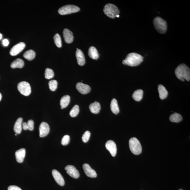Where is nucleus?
I'll use <instances>...</instances> for the list:
<instances>
[{
	"label": "nucleus",
	"instance_id": "obj_1",
	"mask_svg": "<svg viewBox=\"0 0 190 190\" xmlns=\"http://www.w3.org/2000/svg\"><path fill=\"white\" fill-rule=\"evenodd\" d=\"M144 57L137 53L132 52L127 55L125 60L123 61V64L124 65L130 67L138 66L143 60Z\"/></svg>",
	"mask_w": 190,
	"mask_h": 190
},
{
	"label": "nucleus",
	"instance_id": "obj_2",
	"mask_svg": "<svg viewBox=\"0 0 190 190\" xmlns=\"http://www.w3.org/2000/svg\"><path fill=\"white\" fill-rule=\"evenodd\" d=\"M176 77L182 81H185V79L189 81L190 80V68L185 64H180L175 70Z\"/></svg>",
	"mask_w": 190,
	"mask_h": 190
},
{
	"label": "nucleus",
	"instance_id": "obj_3",
	"mask_svg": "<svg viewBox=\"0 0 190 190\" xmlns=\"http://www.w3.org/2000/svg\"><path fill=\"white\" fill-rule=\"evenodd\" d=\"M154 28L160 34H163L166 32L167 29L166 21L159 17H156L153 20Z\"/></svg>",
	"mask_w": 190,
	"mask_h": 190
},
{
	"label": "nucleus",
	"instance_id": "obj_4",
	"mask_svg": "<svg viewBox=\"0 0 190 190\" xmlns=\"http://www.w3.org/2000/svg\"><path fill=\"white\" fill-rule=\"evenodd\" d=\"M105 14L111 18H114L119 15L120 11L116 6L112 4H107L104 9Z\"/></svg>",
	"mask_w": 190,
	"mask_h": 190
},
{
	"label": "nucleus",
	"instance_id": "obj_5",
	"mask_svg": "<svg viewBox=\"0 0 190 190\" xmlns=\"http://www.w3.org/2000/svg\"><path fill=\"white\" fill-rule=\"evenodd\" d=\"M131 152L135 155H138L142 152V147L139 140L136 138H131L129 142Z\"/></svg>",
	"mask_w": 190,
	"mask_h": 190
},
{
	"label": "nucleus",
	"instance_id": "obj_6",
	"mask_svg": "<svg viewBox=\"0 0 190 190\" xmlns=\"http://www.w3.org/2000/svg\"><path fill=\"white\" fill-rule=\"evenodd\" d=\"M80 10V9L76 6L67 5L61 7L58 10V13L61 15H66L77 13Z\"/></svg>",
	"mask_w": 190,
	"mask_h": 190
},
{
	"label": "nucleus",
	"instance_id": "obj_7",
	"mask_svg": "<svg viewBox=\"0 0 190 190\" xmlns=\"http://www.w3.org/2000/svg\"><path fill=\"white\" fill-rule=\"evenodd\" d=\"M17 88L20 93L24 96H28L31 93V87L28 82H21L18 85Z\"/></svg>",
	"mask_w": 190,
	"mask_h": 190
},
{
	"label": "nucleus",
	"instance_id": "obj_8",
	"mask_svg": "<svg viewBox=\"0 0 190 190\" xmlns=\"http://www.w3.org/2000/svg\"><path fill=\"white\" fill-rule=\"evenodd\" d=\"M25 47V44L24 42L19 43L11 48L10 54L11 56H16L24 50Z\"/></svg>",
	"mask_w": 190,
	"mask_h": 190
},
{
	"label": "nucleus",
	"instance_id": "obj_9",
	"mask_svg": "<svg viewBox=\"0 0 190 190\" xmlns=\"http://www.w3.org/2000/svg\"><path fill=\"white\" fill-rule=\"evenodd\" d=\"M65 169L67 173L72 177L78 179L80 176V174L78 170L73 166L68 165L66 166Z\"/></svg>",
	"mask_w": 190,
	"mask_h": 190
},
{
	"label": "nucleus",
	"instance_id": "obj_10",
	"mask_svg": "<svg viewBox=\"0 0 190 190\" xmlns=\"http://www.w3.org/2000/svg\"><path fill=\"white\" fill-rule=\"evenodd\" d=\"M105 147L110 152L111 155L113 157L116 156L117 148L116 144L112 140H109L106 143Z\"/></svg>",
	"mask_w": 190,
	"mask_h": 190
},
{
	"label": "nucleus",
	"instance_id": "obj_11",
	"mask_svg": "<svg viewBox=\"0 0 190 190\" xmlns=\"http://www.w3.org/2000/svg\"><path fill=\"white\" fill-rule=\"evenodd\" d=\"M50 132V126L47 123L45 122H43L41 123L39 127L40 136L41 138H44L47 136Z\"/></svg>",
	"mask_w": 190,
	"mask_h": 190
},
{
	"label": "nucleus",
	"instance_id": "obj_12",
	"mask_svg": "<svg viewBox=\"0 0 190 190\" xmlns=\"http://www.w3.org/2000/svg\"><path fill=\"white\" fill-rule=\"evenodd\" d=\"M78 91L83 95H85L91 91V88L89 85L81 83H79L76 85Z\"/></svg>",
	"mask_w": 190,
	"mask_h": 190
},
{
	"label": "nucleus",
	"instance_id": "obj_13",
	"mask_svg": "<svg viewBox=\"0 0 190 190\" xmlns=\"http://www.w3.org/2000/svg\"><path fill=\"white\" fill-rule=\"evenodd\" d=\"M83 168L84 172L88 177L91 178L97 177V174L95 170L92 169L91 166L87 163L83 164Z\"/></svg>",
	"mask_w": 190,
	"mask_h": 190
},
{
	"label": "nucleus",
	"instance_id": "obj_14",
	"mask_svg": "<svg viewBox=\"0 0 190 190\" xmlns=\"http://www.w3.org/2000/svg\"><path fill=\"white\" fill-rule=\"evenodd\" d=\"M52 173L57 183L61 186H64L65 184V182L61 174L55 169L52 170Z\"/></svg>",
	"mask_w": 190,
	"mask_h": 190
},
{
	"label": "nucleus",
	"instance_id": "obj_15",
	"mask_svg": "<svg viewBox=\"0 0 190 190\" xmlns=\"http://www.w3.org/2000/svg\"><path fill=\"white\" fill-rule=\"evenodd\" d=\"M76 56L77 59L78 64L80 66H83L85 64V56L82 51L79 49H77L76 52Z\"/></svg>",
	"mask_w": 190,
	"mask_h": 190
},
{
	"label": "nucleus",
	"instance_id": "obj_16",
	"mask_svg": "<svg viewBox=\"0 0 190 190\" xmlns=\"http://www.w3.org/2000/svg\"><path fill=\"white\" fill-rule=\"evenodd\" d=\"M64 41L67 44H70L73 42L74 37L73 33L67 29H65L63 31Z\"/></svg>",
	"mask_w": 190,
	"mask_h": 190
},
{
	"label": "nucleus",
	"instance_id": "obj_17",
	"mask_svg": "<svg viewBox=\"0 0 190 190\" xmlns=\"http://www.w3.org/2000/svg\"><path fill=\"white\" fill-rule=\"evenodd\" d=\"M26 154V150L24 148H21L17 151L15 152L16 158L17 161L19 163L23 162Z\"/></svg>",
	"mask_w": 190,
	"mask_h": 190
},
{
	"label": "nucleus",
	"instance_id": "obj_18",
	"mask_svg": "<svg viewBox=\"0 0 190 190\" xmlns=\"http://www.w3.org/2000/svg\"><path fill=\"white\" fill-rule=\"evenodd\" d=\"M89 109L92 113H94V114H98L101 110L100 104L98 102L95 101L90 105Z\"/></svg>",
	"mask_w": 190,
	"mask_h": 190
},
{
	"label": "nucleus",
	"instance_id": "obj_19",
	"mask_svg": "<svg viewBox=\"0 0 190 190\" xmlns=\"http://www.w3.org/2000/svg\"><path fill=\"white\" fill-rule=\"evenodd\" d=\"M23 119L21 118H19L17 119L13 128L15 132L17 134H20L22 130V124Z\"/></svg>",
	"mask_w": 190,
	"mask_h": 190
},
{
	"label": "nucleus",
	"instance_id": "obj_20",
	"mask_svg": "<svg viewBox=\"0 0 190 190\" xmlns=\"http://www.w3.org/2000/svg\"><path fill=\"white\" fill-rule=\"evenodd\" d=\"M88 54L89 57L94 60H97L99 58L98 52L96 48L93 46L89 48Z\"/></svg>",
	"mask_w": 190,
	"mask_h": 190
},
{
	"label": "nucleus",
	"instance_id": "obj_21",
	"mask_svg": "<svg viewBox=\"0 0 190 190\" xmlns=\"http://www.w3.org/2000/svg\"><path fill=\"white\" fill-rule=\"evenodd\" d=\"M158 91L159 92L160 99H164L167 97L168 95V92L163 86L162 85H158Z\"/></svg>",
	"mask_w": 190,
	"mask_h": 190
},
{
	"label": "nucleus",
	"instance_id": "obj_22",
	"mask_svg": "<svg viewBox=\"0 0 190 190\" xmlns=\"http://www.w3.org/2000/svg\"><path fill=\"white\" fill-rule=\"evenodd\" d=\"M111 109L112 112L114 114L117 115L119 112V109L117 100L113 99L111 102Z\"/></svg>",
	"mask_w": 190,
	"mask_h": 190
},
{
	"label": "nucleus",
	"instance_id": "obj_23",
	"mask_svg": "<svg viewBox=\"0 0 190 190\" xmlns=\"http://www.w3.org/2000/svg\"><path fill=\"white\" fill-rule=\"evenodd\" d=\"M24 64V61L22 59L20 58H17L11 64V67L12 68H21L23 67Z\"/></svg>",
	"mask_w": 190,
	"mask_h": 190
},
{
	"label": "nucleus",
	"instance_id": "obj_24",
	"mask_svg": "<svg viewBox=\"0 0 190 190\" xmlns=\"http://www.w3.org/2000/svg\"><path fill=\"white\" fill-rule=\"evenodd\" d=\"M143 95V91L142 89H138L135 91L132 95L133 98L134 100L139 101L141 100Z\"/></svg>",
	"mask_w": 190,
	"mask_h": 190
},
{
	"label": "nucleus",
	"instance_id": "obj_25",
	"mask_svg": "<svg viewBox=\"0 0 190 190\" xmlns=\"http://www.w3.org/2000/svg\"><path fill=\"white\" fill-rule=\"evenodd\" d=\"M22 126L23 130L33 131L34 129V122L32 120H29L27 123L24 122L22 123Z\"/></svg>",
	"mask_w": 190,
	"mask_h": 190
},
{
	"label": "nucleus",
	"instance_id": "obj_26",
	"mask_svg": "<svg viewBox=\"0 0 190 190\" xmlns=\"http://www.w3.org/2000/svg\"><path fill=\"white\" fill-rule=\"evenodd\" d=\"M182 115L177 113H175L170 115L169 119L172 122L179 123L183 120Z\"/></svg>",
	"mask_w": 190,
	"mask_h": 190
},
{
	"label": "nucleus",
	"instance_id": "obj_27",
	"mask_svg": "<svg viewBox=\"0 0 190 190\" xmlns=\"http://www.w3.org/2000/svg\"><path fill=\"white\" fill-rule=\"evenodd\" d=\"M70 101V97L68 95H66L63 97L60 100V105L61 107L64 108L69 104Z\"/></svg>",
	"mask_w": 190,
	"mask_h": 190
},
{
	"label": "nucleus",
	"instance_id": "obj_28",
	"mask_svg": "<svg viewBox=\"0 0 190 190\" xmlns=\"http://www.w3.org/2000/svg\"><path fill=\"white\" fill-rule=\"evenodd\" d=\"M36 56V53L34 50H29L25 52L23 56L26 59L29 61L32 60L35 58Z\"/></svg>",
	"mask_w": 190,
	"mask_h": 190
},
{
	"label": "nucleus",
	"instance_id": "obj_29",
	"mask_svg": "<svg viewBox=\"0 0 190 190\" xmlns=\"http://www.w3.org/2000/svg\"><path fill=\"white\" fill-rule=\"evenodd\" d=\"M80 109L79 106L75 105L72 108L71 111H70L69 115L72 117H75L77 116L79 114Z\"/></svg>",
	"mask_w": 190,
	"mask_h": 190
},
{
	"label": "nucleus",
	"instance_id": "obj_30",
	"mask_svg": "<svg viewBox=\"0 0 190 190\" xmlns=\"http://www.w3.org/2000/svg\"><path fill=\"white\" fill-rule=\"evenodd\" d=\"M54 76L53 70L50 68H46L45 72V77L46 79H52L54 77Z\"/></svg>",
	"mask_w": 190,
	"mask_h": 190
},
{
	"label": "nucleus",
	"instance_id": "obj_31",
	"mask_svg": "<svg viewBox=\"0 0 190 190\" xmlns=\"http://www.w3.org/2000/svg\"><path fill=\"white\" fill-rule=\"evenodd\" d=\"M58 83L56 80H50L49 82V88L51 91H55L58 87Z\"/></svg>",
	"mask_w": 190,
	"mask_h": 190
},
{
	"label": "nucleus",
	"instance_id": "obj_32",
	"mask_svg": "<svg viewBox=\"0 0 190 190\" xmlns=\"http://www.w3.org/2000/svg\"><path fill=\"white\" fill-rule=\"evenodd\" d=\"M55 44L58 48H61L62 47V41L61 38L59 34H56L54 37Z\"/></svg>",
	"mask_w": 190,
	"mask_h": 190
},
{
	"label": "nucleus",
	"instance_id": "obj_33",
	"mask_svg": "<svg viewBox=\"0 0 190 190\" xmlns=\"http://www.w3.org/2000/svg\"><path fill=\"white\" fill-rule=\"evenodd\" d=\"M90 136H91V133L89 131H86L82 136V139L83 142L85 143L88 142L89 140Z\"/></svg>",
	"mask_w": 190,
	"mask_h": 190
},
{
	"label": "nucleus",
	"instance_id": "obj_34",
	"mask_svg": "<svg viewBox=\"0 0 190 190\" xmlns=\"http://www.w3.org/2000/svg\"><path fill=\"white\" fill-rule=\"evenodd\" d=\"M70 138L69 135H66L62 138L61 140V144L63 146L67 145L70 142Z\"/></svg>",
	"mask_w": 190,
	"mask_h": 190
},
{
	"label": "nucleus",
	"instance_id": "obj_35",
	"mask_svg": "<svg viewBox=\"0 0 190 190\" xmlns=\"http://www.w3.org/2000/svg\"><path fill=\"white\" fill-rule=\"evenodd\" d=\"M8 190H22L18 187L16 186H10L8 188Z\"/></svg>",
	"mask_w": 190,
	"mask_h": 190
},
{
	"label": "nucleus",
	"instance_id": "obj_36",
	"mask_svg": "<svg viewBox=\"0 0 190 190\" xmlns=\"http://www.w3.org/2000/svg\"><path fill=\"white\" fill-rule=\"evenodd\" d=\"M3 44L4 46H7L9 44L8 40L7 39H4L3 41Z\"/></svg>",
	"mask_w": 190,
	"mask_h": 190
},
{
	"label": "nucleus",
	"instance_id": "obj_37",
	"mask_svg": "<svg viewBox=\"0 0 190 190\" xmlns=\"http://www.w3.org/2000/svg\"><path fill=\"white\" fill-rule=\"evenodd\" d=\"M2 99V95L1 93H0V101H1Z\"/></svg>",
	"mask_w": 190,
	"mask_h": 190
},
{
	"label": "nucleus",
	"instance_id": "obj_38",
	"mask_svg": "<svg viewBox=\"0 0 190 190\" xmlns=\"http://www.w3.org/2000/svg\"><path fill=\"white\" fill-rule=\"evenodd\" d=\"M2 35L1 34H0V40L2 38Z\"/></svg>",
	"mask_w": 190,
	"mask_h": 190
},
{
	"label": "nucleus",
	"instance_id": "obj_39",
	"mask_svg": "<svg viewBox=\"0 0 190 190\" xmlns=\"http://www.w3.org/2000/svg\"><path fill=\"white\" fill-rule=\"evenodd\" d=\"M179 190H183V189H179Z\"/></svg>",
	"mask_w": 190,
	"mask_h": 190
},
{
	"label": "nucleus",
	"instance_id": "obj_40",
	"mask_svg": "<svg viewBox=\"0 0 190 190\" xmlns=\"http://www.w3.org/2000/svg\"><path fill=\"white\" fill-rule=\"evenodd\" d=\"M16 136H17V134H15Z\"/></svg>",
	"mask_w": 190,
	"mask_h": 190
}]
</instances>
